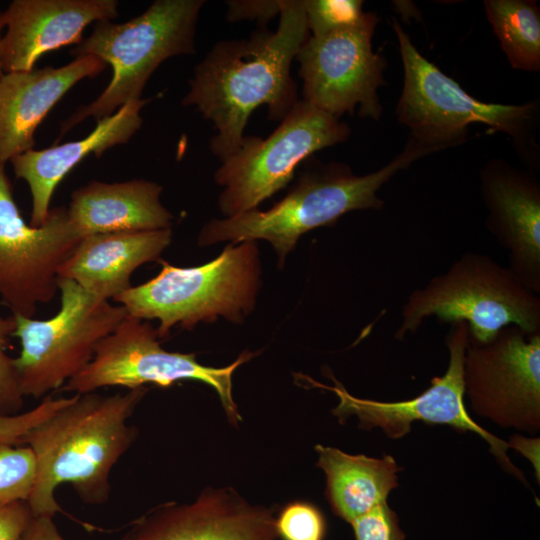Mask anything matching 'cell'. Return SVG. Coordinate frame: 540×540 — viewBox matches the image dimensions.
Returning a JSON list of instances; mask_svg holds the SVG:
<instances>
[{
	"label": "cell",
	"instance_id": "1",
	"mask_svg": "<svg viewBox=\"0 0 540 540\" xmlns=\"http://www.w3.org/2000/svg\"><path fill=\"white\" fill-rule=\"evenodd\" d=\"M279 15L274 32L260 29L248 39L214 44L189 80L182 104L212 122L210 150L220 161L240 147L257 107L266 105L269 118L281 121L298 102L290 70L308 38L302 0H280Z\"/></svg>",
	"mask_w": 540,
	"mask_h": 540
},
{
	"label": "cell",
	"instance_id": "2",
	"mask_svg": "<svg viewBox=\"0 0 540 540\" xmlns=\"http://www.w3.org/2000/svg\"><path fill=\"white\" fill-rule=\"evenodd\" d=\"M146 393L139 387L111 395L74 394L26 434L21 444L32 449L37 466L28 500L33 516L62 512L55 492L65 483L86 504L109 500L112 469L136 439L137 429L129 420Z\"/></svg>",
	"mask_w": 540,
	"mask_h": 540
},
{
	"label": "cell",
	"instance_id": "3",
	"mask_svg": "<svg viewBox=\"0 0 540 540\" xmlns=\"http://www.w3.org/2000/svg\"><path fill=\"white\" fill-rule=\"evenodd\" d=\"M433 152L410 139L390 163L363 176L353 174L343 163H307L289 193L269 210L256 208L211 220L203 227L198 244L264 239L275 249L282 268L301 235L321 226H332L351 211L383 208L384 202L377 194L381 187L412 162Z\"/></svg>",
	"mask_w": 540,
	"mask_h": 540
},
{
	"label": "cell",
	"instance_id": "4",
	"mask_svg": "<svg viewBox=\"0 0 540 540\" xmlns=\"http://www.w3.org/2000/svg\"><path fill=\"white\" fill-rule=\"evenodd\" d=\"M204 0H156L141 15L118 24L99 21L71 55H93L112 67L110 83L94 101L60 125V134L93 117L97 121L141 99L153 72L170 57L195 53L196 25Z\"/></svg>",
	"mask_w": 540,
	"mask_h": 540
},
{
	"label": "cell",
	"instance_id": "5",
	"mask_svg": "<svg viewBox=\"0 0 540 540\" xmlns=\"http://www.w3.org/2000/svg\"><path fill=\"white\" fill-rule=\"evenodd\" d=\"M433 316L463 321L470 341L487 343L511 325L540 333V297L491 256L467 252L408 295L394 337L403 340Z\"/></svg>",
	"mask_w": 540,
	"mask_h": 540
},
{
	"label": "cell",
	"instance_id": "6",
	"mask_svg": "<svg viewBox=\"0 0 540 540\" xmlns=\"http://www.w3.org/2000/svg\"><path fill=\"white\" fill-rule=\"evenodd\" d=\"M159 261L161 270L155 277L113 299L128 316L157 319L158 337L164 338L176 325L192 329L218 316L240 323L253 310L260 276L256 241L231 243L217 258L196 267Z\"/></svg>",
	"mask_w": 540,
	"mask_h": 540
},
{
	"label": "cell",
	"instance_id": "7",
	"mask_svg": "<svg viewBox=\"0 0 540 540\" xmlns=\"http://www.w3.org/2000/svg\"><path fill=\"white\" fill-rule=\"evenodd\" d=\"M60 308L49 319L14 316L13 358L24 397L45 398L61 389L93 359L97 345L128 316L120 304L99 299L71 280L59 279Z\"/></svg>",
	"mask_w": 540,
	"mask_h": 540
},
{
	"label": "cell",
	"instance_id": "8",
	"mask_svg": "<svg viewBox=\"0 0 540 540\" xmlns=\"http://www.w3.org/2000/svg\"><path fill=\"white\" fill-rule=\"evenodd\" d=\"M350 128L340 119L298 100L267 138L244 136L221 161L214 178L224 189L219 208L228 217L256 209L288 185L297 167L316 151L344 142Z\"/></svg>",
	"mask_w": 540,
	"mask_h": 540
},
{
	"label": "cell",
	"instance_id": "9",
	"mask_svg": "<svg viewBox=\"0 0 540 540\" xmlns=\"http://www.w3.org/2000/svg\"><path fill=\"white\" fill-rule=\"evenodd\" d=\"M404 67V86L397 106L399 121L411 139L435 151L465 140L471 124L507 133L520 141L532 124L536 105L484 103L471 97L452 78L423 57L394 21Z\"/></svg>",
	"mask_w": 540,
	"mask_h": 540
},
{
	"label": "cell",
	"instance_id": "10",
	"mask_svg": "<svg viewBox=\"0 0 540 540\" xmlns=\"http://www.w3.org/2000/svg\"><path fill=\"white\" fill-rule=\"evenodd\" d=\"M254 355L243 352L222 368L205 366L193 353L165 350L157 329L146 320L127 316L97 345L90 363L61 389L84 394L105 387L134 389L147 383L169 387L182 380L201 381L215 389L228 419L237 425L242 417L232 396V375Z\"/></svg>",
	"mask_w": 540,
	"mask_h": 540
},
{
	"label": "cell",
	"instance_id": "11",
	"mask_svg": "<svg viewBox=\"0 0 540 540\" xmlns=\"http://www.w3.org/2000/svg\"><path fill=\"white\" fill-rule=\"evenodd\" d=\"M376 24L374 13H364L352 24L306 39L295 58L305 102L338 119L356 108L360 117L381 116L377 91L386 63L372 49Z\"/></svg>",
	"mask_w": 540,
	"mask_h": 540
},
{
	"label": "cell",
	"instance_id": "12",
	"mask_svg": "<svg viewBox=\"0 0 540 540\" xmlns=\"http://www.w3.org/2000/svg\"><path fill=\"white\" fill-rule=\"evenodd\" d=\"M81 238L65 207L41 226L26 224L0 165V298L14 316L33 317L58 292L59 270Z\"/></svg>",
	"mask_w": 540,
	"mask_h": 540
},
{
	"label": "cell",
	"instance_id": "13",
	"mask_svg": "<svg viewBox=\"0 0 540 540\" xmlns=\"http://www.w3.org/2000/svg\"><path fill=\"white\" fill-rule=\"evenodd\" d=\"M446 337L449 362L445 373L431 380L430 386L418 396L396 402H381L351 395L333 376L334 386H327L305 377L314 387L334 392L339 404L333 414L340 422L356 416L363 429L379 427L392 439H399L411 430L414 421L427 424L449 425L461 432H473L482 437L502 467L526 483L521 471L507 456L508 443L477 424L464 404L463 364L469 343V329L465 322L451 323Z\"/></svg>",
	"mask_w": 540,
	"mask_h": 540
},
{
	"label": "cell",
	"instance_id": "14",
	"mask_svg": "<svg viewBox=\"0 0 540 540\" xmlns=\"http://www.w3.org/2000/svg\"><path fill=\"white\" fill-rule=\"evenodd\" d=\"M472 409L503 427H540V333L502 328L487 343L469 340L463 364Z\"/></svg>",
	"mask_w": 540,
	"mask_h": 540
},
{
	"label": "cell",
	"instance_id": "15",
	"mask_svg": "<svg viewBox=\"0 0 540 540\" xmlns=\"http://www.w3.org/2000/svg\"><path fill=\"white\" fill-rule=\"evenodd\" d=\"M275 514L231 487L205 488L192 502H165L131 521L120 540H277Z\"/></svg>",
	"mask_w": 540,
	"mask_h": 540
},
{
	"label": "cell",
	"instance_id": "16",
	"mask_svg": "<svg viewBox=\"0 0 540 540\" xmlns=\"http://www.w3.org/2000/svg\"><path fill=\"white\" fill-rule=\"evenodd\" d=\"M116 0H14L3 11L6 33L2 36L4 73L29 71L45 53L82 42L92 22L119 16Z\"/></svg>",
	"mask_w": 540,
	"mask_h": 540
},
{
	"label": "cell",
	"instance_id": "17",
	"mask_svg": "<svg viewBox=\"0 0 540 540\" xmlns=\"http://www.w3.org/2000/svg\"><path fill=\"white\" fill-rule=\"evenodd\" d=\"M488 231L509 258L508 268L540 294V186L535 177L506 164L490 163L481 173Z\"/></svg>",
	"mask_w": 540,
	"mask_h": 540
},
{
	"label": "cell",
	"instance_id": "18",
	"mask_svg": "<svg viewBox=\"0 0 540 540\" xmlns=\"http://www.w3.org/2000/svg\"><path fill=\"white\" fill-rule=\"evenodd\" d=\"M107 64L93 55L61 67L4 73L0 78V165L33 149L34 133L55 104L79 81Z\"/></svg>",
	"mask_w": 540,
	"mask_h": 540
},
{
	"label": "cell",
	"instance_id": "19",
	"mask_svg": "<svg viewBox=\"0 0 540 540\" xmlns=\"http://www.w3.org/2000/svg\"><path fill=\"white\" fill-rule=\"evenodd\" d=\"M147 102L140 99L124 104L98 120L95 129L83 139L43 150L31 149L10 159L15 177L30 188L31 226H41L47 220L56 187L77 164L92 154L101 157L113 146L126 143L140 129V112Z\"/></svg>",
	"mask_w": 540,
	"mask_h": 540
},
{
	"label": "cell",
	"instance_id": "20",
	"mask_svg": "<svg viewBox=\"0 0 540 540\" xmlns=\"http://www.w3.org/2000/svg\"><path fill=\"white\" fill-rule=\"evenodd\" d=\"M171 240V228L86 236L60 267L59 279L71 280L99 299L113 300L132 287L131 276L139 266L159 260Z\"/></svg>",
	"mask_w": 540,
	"mask_h": 540
},
{
	"label": "cell",
	"instance_id": "21",
	"mask_svg": "<svg viewBox=\"0 0 540 540\" xmlns=\"http://www.w3.org/2000/svg\"><path fill=\"white\" fill-rule=\"evenodd\" d=\"M162 190V186L144 179L115 183L93 180L72 192L66 208L68 219L81 239L103 233L167 229L173 216L160 201Z\"/></svg>",
	"mask_w": 540,
	"mask_h": 540
},
{
	"label": "cell",
	"instance_id": "22",
	"mask_svg": "<svg viewBox=\"0 0 540 540\" xmlns=\"http://www.w3.org/2000/svg\"><path fill=\"white\" fill-rule=\"evenodd\" d=\"M315 450L317 465L326 476L327 500L333 512L348 523L386 503L390 492L398 486L400 467L391 455H351L320 444Z\"/></svg>",
	"mask_w": 540,
	"mask_h": 540
},
{
	"label": "cell",
	"instance_id": "23",
	"mask_svg": "<svg viewBox=\"0 0 540 540\" xmlns=\"http://www.w3.org/2000/svg\"><path fill=\"white\" fill-rule=\"evenodd\" d=\"M485 11L513 68H540V12L534 2L488 0Z\"/></svg>",
	"mask_w": 540,
	"mask_h": 540
},
{
	"label": "cell",
	"instance_id": "24",
	"mask_svg": "<svg viewBox=\"0 0 540 540\" xmlns=\"http://www.w3.org/2000/svg\"><path fill=\"white\" fill-rule=\"evenodd\" d=\"M36 475V459L28 445L0 443V505L28 502Z\"/></svg>",
	"mask_w": 540,
	"mask_h": 540
},
{
	"label": "cell",
	"instance_id": "25",
	"mask_svg": "<svg viewBox=\"0 0 540 540\" xmlns=\"http://www.w3.org/2000/svg\"><path fill=\"white\" fill-rule=\"evenodd\" d=\"M275 527L282 540H324L327 532L322 511L306 501L285 505L275 519Z\"/></svg>",
	"mask_w": 540,
	"mask_h": 540
},
{
	"label": "cell",
	"instance_id": "26",
	"mask_svg": "<svg viewBox=\"0 0 540 540\" xmlns=\"http://www.w3.org/2000/svg\"><path fill=\"white\" fill-rule=\"evenodd\" d=\"M308 31L320 36L358 21L364 14L359 0H302Z\"/></svg>",
	"mask_w": 540,
	"mask_h": 540
},
{
	"label": "cell",
	"instance_id": "27",
	"mask_svg": "<svg viewBox=\"0 0 540 540\" xmlns=\"http://www.w3.org/2000/svg\"><path fill=\"white\" fill-rule=\"evenodd\" d=\"M16 328L14 316L0 313V414L14 415L21 412L24 396L20 391L13 358L7 353L9 339Z\"/></svg>",
	"mask_w": 540,
	"mask_h": 540
},
{
	"label": "cell",
	"instance_id": "28",
	"mask_svg": "<svg viewBox=\"0 0 540 540\" xmlns=\"http://www.w3.org/2000/svg\"><path fill=\"white\" fill-rule=\"evenodd\" d=\"M70 397L46 396L33 408L14 415L0 414V443L21 444L26 434L54 412L68 404Z\"/></svg>",
	"mask_w": 540,
	"mask_h": 540
},
{
	"label": "cell",
	"instance_id": "29",
	"mask_svg": "<svg viewBox=\"0 0 540 540\" xmlns=\"http://www.w3.org/2000/svg\"><path fill=\"white\" fill-rule=\"evenodd\" d=\"M356 540H406L396 513L380 504L351 523Z\"/></svg>",
	"mask_w": 540,
	"mask_h": 540
},
{
	"label": "cell",
	"instance_id": "30",
	"mask_svg": "<svg viewBox=\"0 0 540 540\" xmlns=\"http://www.w3.org/2000/svg\"><path fill=\"white\" fill-rule=\"evenodd\" d=\"M226 5L229 22L249 20L266 25L280 13V0H230Z\"/></svg>",
	"mask_w": 540,
	"mask_h": 540
},
{
	"label": "cell",
	"instance_id": "31",
	"mask_svg": "<svg viewBox=\"0 0 540 540\" xmlns=\"http://www.w3.org/2000/svg\"><path fill=\"white\" fill-rule=\"evenodd\" d=\"M32 517L26 501L0 505V540H19Z\"/></svg>",
	"mask_w": 540,
	"mask_h": 540
},
{
	"label": "cell",
	"instance_id": "32",
	"mask_svg": "<svg viewBox=\"0 0 540 540\" xmlns=\"http://www.w3.org/2000/svg\"><path fill=\"white\" fill-rule=\"evenodd\" d=\"M50 516H33L19 540H66Z\"/></svg>",
	"mask_w": 540,
	"mask_h": 540
},
{
	"label": "cell",
	"instance_id": "33",
	"mask_svg": "<svg viewBox=\"0 0 540 540\" xmlns=\"http://www.w3.org/2000/svg\"><path fill=\"white\" fill-rule=\"evenodd\" d=\"M508 446L517 450L532 463L539 481V438L530 439L515 435L510 438Z\"/></svg>",
	"mask_w": 540,
	"mask_h": 540
},
{
	"label": "cell",
	"instance_id": "34",
	"mask_svg": "<svg viewBox=\"0 0 540 540\" xmlns=\"http://www.w3.org/2000/svg\"><path fill=\"white\" fill-rule=\"evenodd\" d=\"M3 27H5L4 14H3V11H0V78L4 74L3 69H2V61H1V43H2L1 31Z\"/></svg>",
	"mask_w": 540,
	"mask_h": 540
}]
</instances>
